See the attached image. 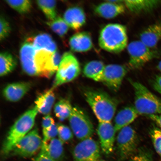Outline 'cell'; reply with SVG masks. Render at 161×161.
<instances>
[{"label":"cell","instance_id":"cell-1","mask_svg":"<svg viewBox=\"0 0 161 161\" xmlns=\"http://www.w3.org/2000/svg\"><path fill=\"white\" fill-rule=\"evenodd\" d=\"M38 113L35 107L20 116L10 128L2 148L3 156L8 157L12 149L31 130Z\"/></svg>","mask_w":161,"mask_h":161},{"label":"cell","instance_id":"cell-2","mask_svg":"<svg viewBox=\"0 0 161 161\" xmlns=\"http://www.w3.org/2000/svg\"><path fill=\"white\" fill-rule=\"evenodd\" d=\"M84 94L99 122H110L117 108L115 100L99 90L86 89L84 91Z\"/></svg>","mask_w":161,"mask_h":161},{"label":"cell","instance_id":"cell-3","mask_svg":"<svg viewBox=\"0 0 161 161\" xmlns=\"http://www.w3.org/2000/svg\"><path fill=\"white\" fill-rule=\"evenodd\" d=\"M126 28L119 24H110L101 31L98 43L103 49L111 53H118L128 46Z\"/></svg>","mask_w":161,"mask_h":161},{"label":"cell","instance_id":"cell-4","mask_svg":"<svg viewBox=\"0 0 161 161\" xmlns=\"http://www.w3.org/2000/svg\"><path fill=\"white\" fill-rule=\"evenodd\" d=\"M135 92V106L139 114H161V100L140 82L129 80Z\"/></svg>","mask_w":161,"mask_h":161},{"label":"cell","instance_id":"cell-5","mask_svg":"<svg viewBox=\"0 0 161 161\" xmlns=\"http://www.w3.org/2000/svg\"><path fill=\"white\" fill-rule=\"evenodd\" d=\"M80 72V65L77 59L70 52H66L61 58L52 88L55 89L75 80L79 76Z\"/></svg>","mask_w":161,"mask_h":161},{"label":"cell","instance_id":"cell-6","mask_svg":"<svg viewBox=\"0 0 161 161\" xmlns=\"http://www.w3.org/2000/svg\"><path fill=\"white\" fill-rule=\"evenodd\" d=\"M117 149L119 160L129 159L137 151L139 140L137 134L131 126L119 130L117 136Z\"/></svg>","mask_w":161,"mask_h":161},{"label":"cell","instance_id":"cell-7","mask_svg":"<svg viewBox=\"0 0 161 161\" xmlns=\"http://www.w3.org/2000/svg\"><path fill=\"white\" fill-rule=\"evenodd\" d=\"M57 51L52 52L45 50H36L35 63L38 76L50 78L57 72L61 60Z\"/></svg>","mask_w":161,"mask_h":161},{"label":"cell","instance_id":"cell-8","mask_svg":"<svg viewBox=\"0 0 161 161\" xmlns=\"http://www.w3.org/2000/svg\"><path fill=\"white\" fill-rule=\"evenodd\" d=\"M43 140L37 128L32 130L14 147L8 156L31 158L41 150Z\"/></svg>","mask_w":161,"mask_h":161},{"label":"cell","instance_id":"cell-9","mask_svg":"<svg viewBox=\"0 0 161 161\" xmlns=\"http://www.w3.org/2000/svg\"><path fill=\"white\" fill-rule=\"evenodd\" d=\"M68 119L72 132L78 139L91 138L93 134V125L86 113L78 107H73Z\"/></svg>","mask_w":161,"mask_h":161},{"label":"cell","instance_id":"cell-10","mask_svg":"<svg viewBox=\"0 0 161 161\" xmlns=\"http://www.w3.org/2000/svg\"><path fill=\"white\" fill-rule=\"evenodd\" d=\"M130 56L129 65L133 69H139L158 56V53L148 47L142 42L135 41L128 45Z\"/></svg>","mask_w":161,"mask_h":161},{"label":"cell","instance_id":"cell-11","mask_svg":"<svg viewBox=\"0 0 161 161\" xmlns=\"http://www.w3.org/2000/svg\"><path fill=\"white\" fill-rule=\"evenodd\" d=\"M91 137L81 140L72 151L74 161H97L100 159L101 147Z\"/></svg>","mask_w":161,"mask_h":161},{"label":"cell","instance_id":"cell-12","mask_svg":"<svg viewBox=\"0 0 161 161\" xmlns=\"http://www.w3.org/2000/svg\"><path fill=\"white\" fill-rule=\"evenodd\" d=\"M127 69L124 66L110 64L105 66L101 81L110 89L117 91L119 89Z\"/></svg>","mask_w":161,"mask_h":161},{"label":"cell","instance_id":"cell-13","mask_svg":"<svg viewBox=\"0 0 161 161\" xmlns=\"http://www.w3.org/2000/svg\"><path fill=\"white\" fill-rule=\"evenodd\" d=\"M36 52L31 38L26 40L20 48L19 56L22 69L30 76H38L35 63Z\"/></svg>","mask_w":161,"mask_h":161},{"label":"cell","instance_id":"cell-14","mask_svg":"<svg viewBox=\"0 0 161 161\" xmlns=\"http://www.w3.org/2000/svg\"><path fill=\"white\" fill-rule=\"evenodd\" d=\"M97 132L102 152L106 155H110L113 152L115 142L114 126L110 122H99Z\"/></svg>","mask_w":161,"mask_h":161},{"label":"cell","instance_id":"cell-15","mask_svg":"<svg viewBox=\"0 0 161 161\" xmlns=\"http://www.w3.org/2000/svg\"><path fill=\"white\" fill-rule=\"evenodd\" d=\"M125 7L122 1H108L97 6L96 14L106 19H111L124 13Z\"/></svg>","mask_w":161,"mask_h":161},{"label":"cell","instance_id":"cell-16","mask_svg":"<svg viewBox=\"0 0 161 161\" xmlns=\"http://www.w3.org/2000/svg\"><path fill=\"white\" fill-rule=\"evenodd\" d=\"M31 84L28 82H14L8 84L4 88V97L8 101L15 102L21 99L29 91Z\"/></svg>","mask_w":161,"mask_h":161},{"label":"cell","instance_id":"cell-17","mask_svg":"<svg viewBox=\"0 0 161 161\" xmlns=\"http://www.w3.org/2000/svg\"><path fill=\"white\" fill-rule=\"evenodd\" d=\"M63 19L69 27L74 30L80 29L86 21L85 13L81 8L78 7H70L66 10Z\"/></svg>","mask_w":161,"mask_h":161},{"label":"cell","instance_id":"cell-18","mask_svg":"<svg viewBox=\"0 0 161 161\" xmlns=\"http://www.w3.org/2000/svg\"><path fill=\"white\" fill-rule=\"evenodd\" d=\"M70 49L74 52H86L93 46L91 36L86 32H81L72 36L69 40Z\"/></svg>","mask_w":161,"mask_h":161},{"label":"cell","instance_id":"cell-19","mask_svg":"<svg viewBox=\"0 0 161 161\" xmlns=\"http://www.w3.org/2000/svg\"><path fill=\"white\" fill-rule=\"evenodd\" d=\"M140 38L150 49L155 47L161 40V22L149 26L141 34Z\"/></svg>","mask_w":161,"mask_h":161},{"label":"cell","instance_id":"cell-20","mask_svg":"<svg viewBox=\"0 0 161 161\" xmlns=\"http://www.w3.org/2000/svg\"><path fill=\"white\" fill-rule=\"evenodd\" d=\"M134 106H128L119 112L114 119V127L116 132L129 126L139 115Z\"/></svg>","mask_w":161,"mask_h":161},{"label":"cell","instance_id":"cell-21","mask_svg":"<svg viewBox=\"0 0 161 161\" xmlns=\"http://www.w3.org/2000/svg\"><path fill=\"white\" fill-rule=\"evenodd\" d=\"M53 88L46 91L37 97L35 107L38 113L43 115L49 114L55 100Z\"/></svg>","mask_w":161,"mask_h":161},{"label":"cell","instance_id":"cell-22","mask_svg":"<svg viewBox=\"0 0 161 161\" xmlns=\"http://www.w3.org/2000/svg\"><path fill=\"white\" fill-rule=\"evenodd\" d=\"M126 7L132 13L140 14L152 11L161 3V1L155 0L122 1Z\"/></svg>","mask_w":161,"mask_h":161},{"label":"cell","instance_id":"cell-23","mask_svg":"<svg viewBox=\"0 0 161 161\" xmlns=\"http://www.w3.org/2000/svg\"><path fill=\"white\" fill-rule=\"evenodd\" d=\"M41 150L54 161H62L65 156L64 143L55 138L45 144H42Z\"/></svg>","mask_w":161,"mask_h":161},{"label":"cell","instance_id":"cell-24","mask_svg":"<svg viewBox=\"0 0 161 161\" xmlns=\"http://www.w3.org/2000/svg\"><path fill=\"white\" fill-rule=\"evenodd\" d=\"M105 65L101 61L92 60L84 66L83 73L86 77L100 82Z\"/></svg>","mask_w":161,"mask_h":161},{"label":"cell","instance_id":"cell-25","mask_svg":"<svg viewBox=\"0 0 161 161\" xmlns=\"http://www.w3.org/2000/svg\"><path fill=\"white\" fill-rule=\"evenodd\" d=\"M31 39L36 50L43 49L52 52L57 51L55 42L48 34H40L33 38H31Z\"/></svg>","mask_w":161,"mask_h":161},{"label":"cell","instance_id":"cell-26","mask_svg":"<svg viewBox=\"0 0 161 161\" xmlns=\"http://www.w3.org/2000/svg\"><path fill=\"white\" fill-rule=\"evenodd\" d=\"M17 60L9 52H3L0 54V75L4 76L8 75L15 69Z\"/></svg>","mask_w":161,"mask_h":161},{"label":"cell","instance_id":"cell-27","mask_svg":"<svg viewBox=\"0 0 161 161\" xmlns=\"http://www.w3.org/2000/svg\"><path fill=\"white\" fill-rule=\"evenodd\" d=\"M54 108L56 117L61 121L69 118L73 109L69 101L66 98L60 99Z\"/></svg>","mask_w":161,"mask_h":161},{"label":"cell","instance_id":"cell-28","mask_svg":"<svg viewBox=\"0 0 161 161\" xmlns=\"http://www.w3.org/2000/svg\"><path fill=\"white\" fill-rule=\"evenodd\" d=\"M37 5L49 21H53L57 17L55 1H37Z\"/></svg>","mask_w":161,"mask_h":161},{"label":"cell","instance_id":"cell-29","mask_svg":"<svg viewBox=\"0 0 161 161\" xmlns=\"http://www.w3.org/2000/svg\"><path fill=\"white\" fill-rule=\"evenodd\" d=\"M47 24L52 31L61 37L65 35L69 27L64 19L60 17H57L53 21L48 22Z\"/></svg>","mask_w":161,"mask_h":161},{"label":"cell","instance_id":"cell-30","mask_svg":"<svg viewBox=\"0 0 161 161\" xmlns=\"http://www.w3.org/2000/svg\"><path fill=\"white\" fill-rule=\"evenodd\" d=\"M5 2L12 8L21 14L28 13L32 7L31 1L28 0L6 1Z\"/></svg>","mask_w":161,"mask_h":161},{"label":"cell","instance_id":"cell-31","mask_svg":"<svg viewBox=\"0 0 161 161\" xmlns=\"http://www.w3.org/2000/svg\"><path fill=\"white\" fill-rule=\"evenodd\" d=\"M128 161H154L153 155L151 151L146 148H138L133 155L129 159Z\"/></svg>","mask_w":161,"mask_h":161},{"label":"cell","instance_id":"cell-32","mask_svg":"<svg viewBox=\"0 0 161 161\" xmlns=\"http://www.w3.org/2000/svg\"><path fill=\"white\" fill-rule=\"evenodd\" d=\"M150 134L155 150L161 161V130L154 127L151 130Z\"/></svg>","mask_w":161,"mask_h":161},{"label":"cell","instance_id":"cell-33","mask_svg":"<svg viewBox=\"0 0 161 161\" xmlns=\"http://www.w3.org/2000/svg\"><path fill=\"white\" fill-rule=\"evenodd\" d=\"M58 138L64 143L69 142L73 137V132L69 128L64 124H58Z\"/></svg>","mask_w":161,"mask_h":161},{"label":"cell","instance_id":"cell-34","mask_svg":"<svg viewBox=\"0 0 161 161\" xmlns=\"http://www.w3.org/2000/svg\"><path fill=\"white\" fill-rule=\"evenodd\" d=\"M43 144H45L55 138L58 135L57 125L54 124L48 130L43 132Z\"/></svg>","mask_w":161,"mask_h":161},{"label":"cell","instance_id":"cell-35","mask_svg":"<svg viewBox=\"0 0 161 161\" xmlns=\"http://www.w3.org/2000/svg\"><path fill=\"white\" fill-rule=\"evenodd\" d=\"M11 31L8 22L4 18H0V40L1 41L6 39L8 36Z\"/></svg>","mask_w":161,"mask_h":161},{"label":"cell","instance_id":"cell-36","mask_svg":"<svg viewBox=\"0 0 161 161\" xmlns=\"http://www.w3.org/2000/svg\"><path fill=\"white\" fill-rule=\"evenodd\" d=\"M54 124H55V120L50 114L45 116L43 118L42 122L43 132L47 130Z\"/></svg>","mask_w":161,"mask_h":161},{"label":"cell","instance_id":"cell-37","mask_svg":"<svg viewBox=\"0 0 161 161\" xmlns=\"http://www.w3.org/2000/svg\"><path fill=\"white\" fill-rule=\"evenodd\" d=\"M33 161H54L43 151L40 150Z\"/></svg>","mask_w":161,"mask_h":161},{"label":"cell","instance_id":"cell-38","mask_svg":"<svg viewBox=\"0 0 161 161\" xmlns=\"http://www.w3.org/2000/svg\"><path fill=\"white\" fill-rule=\"evenodd\" d=\"M152 83L155 90L161 94V75L156 76L153 80Z\"/></svg>","mask_w":161,"mask_h":161},{"label":"cell","instance_id":"cell-39","mask_svg":"<svg viewBox=\"0 0 161 161\" xmlns=\"http://www.w3.org/2000/svg\"><path fill=\"white\" fill-rule=\"evenodd\" d=\"M148 116L161 129V114H152Z\"/></svg>","mask_w":161,"mask_h":161},{"label":"cell","instance_id":"cell-40","mask_svg":"<svg viewBox=\"0 0 161 161\" xmlns=\"http://www.w3.org/2000/svg\"><path fill=\"white\" fill-rule=\"evenodd\" d=\"M157 67L158 69L161 72V60L158 62Z\"/></svg>","mask_w":161,"mask_h":161},{"label":"cell","instance_id":"cell-41","mask_svg":"<svg viewBox=\"0 0 161 161\" xmlns=\"http://www.w3.org/2000/svg\"><path fill=\"white\" fill-rule=\"evenodd\" d=\"M97 161H106L103 160L99 159V160H98Z\"/></svg>","mask_w":161,"mask_h":161}]
</instances>
